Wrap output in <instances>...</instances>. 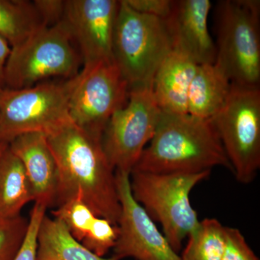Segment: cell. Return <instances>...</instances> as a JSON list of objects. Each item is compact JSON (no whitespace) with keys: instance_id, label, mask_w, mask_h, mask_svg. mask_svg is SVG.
<instances>
[{"instance_id":"obj_21","label":"cell","mask_w":260,"mask_h":260,"mask_svg":"<svg viewBox=\"0 0 260 260\" xmlns=\"http://www.w3.org/2000/svg\"><path fill=\"white\" fill-rule=\"evenodd\" d=\"M53 218L61 220L70 234L81 243L96 215L85 203L80 193L56 207L52 211Z\"/></svg>"},{"instance_id":"obj_5","label":"cell","mask_w":260,"mask_h":260,"mask_svg":"<svg viewBox=\"0 0 260 260\" xmlns=\"http://www.w3.org/2000/svg\"><path fill=\"white\" fill-rule=\"evenodd\" d=\"M260 3L256 0H223L215 8V62L232 84L259 87Z\"/></svg>"},{"instance_id":"obj_18","label":"cell","mask_w":260,"mask_h":260,"mask_svg":"<svg viewBox=\"0 0 260 260\" xmlns=\"http://www.w3.org/2000/svg\"><path fill=\"white\" fill-rule=\"evenodd\" d=\"M31 201L34 193L25 169L8 148L0 161V218L19 216Z\"/></svg>"},{"instance_id":"obj_20","label":"cell","mask_w":260,"mask_h":260,"mask_svg":"<svg viewBox=\"0 0 260 260\" xmlns=\"http://www.w3.org/2000/svg\"><path fill=\"white\" fill-rule=\"evenodd\" d=\"M181 260H221L225 241V226L217 219L206 218L188 237Z\"/></svg>"},{"instance_id":"obj_8","label":"cell","mask_w":260,"mask_h":260,"mask_svg":"<svg viewBox=\"0 0 260 260\" xmlns=\"http://www.w3.org/2000/svg\"><path fill=\"white\" fill-rule=\"evenodd\" d=\"M210 121L237 180L252 182L260 167L259 87L232 84L223 107Z\"/></svg>"},{"instance_id":"obj_24","label":"cell","mask_w":260,"mask_h":260,"mask_svg":"<svg viewBox=\"0 0 260 260\" xmlns=\"http://www.w3.org/2000/svg\"><path fill=\"white\" fill-rule=\"evenodd\" d=\"M47 210L44 205L38 203L34 204L30 212L26 236L14 260L37 259L38 232Z\"/></svg>"},{"instance_id":"obj_1","label":"cell","mask_w":260,"mask_h":260,"mask_svg":"<svg viewBox=\"0 0 260 260\" xmlns=\"http://www.w3.org/2000/svg\"><path fill=\"white\" fill-rule=\"evenodd\" d=\"M58 168L55 208L78 192L94 214L117 225L121 205L116 171L102 145V135L71 123L47 137Z\"/></svg>"},{"instance_id":"obj_25","label":"cell","mask_w":260,"mask_h":260,"mask_svg":"<svg viewBox=\"0 0 260 260\" xmlns=\"http://www.w3.org/2000/svg\"><path fill=\"white\" fill-rule=\"evenodd\" d=\"M221 260H259L237 229L225 226V247Z\"/></svg>"},{"instance_id":"obj_3","label":"cell","mask_w":260,"mask_h":260,"mask_svg":"<svg viewBox=\"0 0 260 260\" xmlns=\"http://www.w3.org/2000/svg\"><path fill=\"white\" fill-rule=\"evenodd\" d=\"M174 49L166 20L138 13L119 1L114 39L113 59L129 85L152 88L162 61Z\"/></svg>"},{"instance_id":"obj_29","label":"cell","mask_w":260,"mask_h":260,"mask_svg":"<svg viewBox=\"0 0 260 260\" xmlns=\"http://www.w3.org/2000/svg\"><path fill=\"white\" fill-rule=\"evenodd\" d=\"M8 148H9V144L8 143L0 142V161H1L3 155H4L5 152L8 150Z\"/></svg>"},{"instance_id":"obj_22","label":"cell","mask_w":260,"mask_h":260,"mask_svg":"<svg viewBox=\"0 0 260 260\" xmlns=\"http://www.w3.org/2000/svg\"><path fill=\"white\" fill-rule=\"evenodd\" d=\"M28 223V219L21 215L0 218V260L15 259L26 236Z\"/></svg>"},{"instance_id":"obj_9","label":"cell","mask_w":260,"mask_h":260,"mask_svg":"<svg viewBox=\"0 0 260 260\" xmlns=\"http://www.w3.org/2000/svg\"><path fill=\"white\" fill-rule=\"evenodd\" d=\"M162 111L152 88L129 90L127 104L112 116L102 134V145L115 171L130 174L153 138Z\"/></svg>"},{"instance_id":"obj_14","label":"cell","mask_w":260,"mask_h":260,"mask_svg":"<svg viewBox=\"0 0 260 260\" xmlns=\"http://www.w3.org/2000/svg\"><path fill=\"white\" fill-rule=\"evenodd\" d=\"M9 149L23 164L34 202L47 208L55 207L58 168L47 135L39 133L20 135L10 142Z\"/></svg>"},{"instance_id":"obj_2","label":"cell","mask_w":260,"mask_h":260,"mask_svg":"<svg viewBox=\"0 0 260 260\" xmlns=\"http://www.w3.org/2000/svg\"><path fill=\"white\" fill-rule=\"evenodd\" d=\"M216 167L232 172L210 119L162 112L153 138L132 172L194 174Z\"/></svg>"},{"instance_id":"obj_10","label":"cell","mask_w":260,"mask_h":260,"mask_svg":"<svg viewBox=\"0 0 260 260\" xmlns=\"http://www.w3.org/2000/svg\"><path fill=\"white\" fill-rule=\"evenodd\" d=\"M129 88L114 61L85 65L74 77L69 99L72 121L102 135L113 114L127 104Z\"/></svg>"},{"instance_id":"obj_12","label":"cell","mask_w":260,"mask_h":260,"mask_svg":"<svg viewBox=\"0 0 260 260\" xmlns=\"http://www.w3.org/2000/svg\"><path fill=\"white\" fill-rule=\"evenodd\" d=\"M119 1L66 0L62 22L83 66L113 59V39Z\"/></svg>"},{"instance_id":"obj_4","label":"cell","mask_w":260,"mask_h":260,"mask_svg":"<svg viewBox=\"0 0 260 260\" xmlns=\"http://www.w3.org/2000/svg\"><path fill=\"white\" fill-rule=\"evenodd\" d=\"M210 174V172L130 174V186L135 200L152 220L160 223L164 237L177 253L181 250L183 241L200 225L189 199L191 191Z\"/></svg>"},{"instance_id":"obj_13","label":"cell","mask_w":260,"mask_h":260,"mask_svg":"<svg viewBox=\"0 0 260 260\" xmlns=\"http://www.w3.org/2000/svg\"><path fill=\"white\" fill-rule=\"evenodd\" d=\"M210 0L174 1L166 20L174 49L182 51L198 64H213L216 47L208 28Z\"/></svg>"},{"instance_id":"obj_17","label":"cell","mask_w":260,"mask_h":260,"mask_svg":"<svg viewBox=\"0 0 260 260\" xmlns=\"http://www.w3.org/2000/svg\"><path fill=\"white\" fill-rule=\"evenodd\" d=\"M36 260H118L96 255L72 236L61 220L44 215L37 237Z\"/></svg>"},{"instance_id":"obj_16","label":"cell","mask_w":260,"mask_h":260,"mask_svg":"<svg viewBox=\"0 0 260 260\" xmlns=\"http://www.w3.org/2000/svg\"><path fill=\"white\" fill-rule=\"evenodd\" d=\"M232 88L225 72L216 63L198 64L187 98V114L210 119L223 107Z\"/></svg>"},{"instance_id":"obj_7","label":"cell","mask_w":260,"mask_h":260,"mask_svg":"<svg viewBox=\"0 0 260 260\" xmlns=\"http://www.w3.org/2000/svg\"><path fill=\"white\" fill-rule=\"evenodd\" d=\"M81 58L62 22L45 26L16 47L5 65L7 88H30L52 78L68 80L79 73Z\"/></svg>"},{"instance_id":"obj_6","label":"cell","mask_w":260,"mask_h":260,"mask_svg":"<svg viewBox=\"0 0 260 260\" xmlns=\"http://www.w3.org/2000/svg\"><path fill=\"white\" fill-rule=\"evenodd\" d=\"M74 77L47 80L30 88H6L0 96V142L39 133L50 136L72 121L69 99Z\"/></svg>"},{"instance_id":"obj_26","label":"cell","mask_w":260,"mask_h":260,"mask_svg":"<svg viewBox=\"0 0 260 260\" xmlns=\"http://www.w3.org/2000/svg\"><path fill=\"white\" fill-rule=\"evenodd\" d=\"M126 4L138 13L167 20L172 12V0H125Z\"/></svg>"},{"instance_id":"obj_15","label":"cell","mask_w":260,"mask_h":260,"mask_svg":"<svg viewBox=\"0 0 260 260\" xmlns=\"http://www.w3.org/2000/svg\"><path fill=\"white\" fill-rule=\"evenodd\" d=\"M198 64L174 49L162 61L152 84L155 102L162 112L187 114V98Z\"/></svg>"},{"instance_id":"obj_19","label":"cell","mask_w":260,"mask_h":260,"mask_svg":"<svg viewBox=\"0 0 260 260\" xmlns=\"http://www.w3.org/2000/svg\"><path fill=\"white\" fill-rule=\"evenodd\" d=\"M45 26L32 2L0 0V37L10 47H16Z\"/></svg>"},{"instance_id":"obj_11","label":"cell","mask_w":260,"mask_h":260,"mask_svg":"<svg viewBox=\"0 0 260 260\" xmlns=\"http://www.w3.org/2000/svg\"><path fill=\"white\" fill-rule=\"evenodd\" d=\"M116 181L121 215L113 256L118 260L126 257L181 260L144 208L135 200L130 186V174L116 171Z\"/></svg>"},{"instance_id":"obj_27","label":"cell","mask_w":260,"mask_h":260,"mask_svg":"<svg viewBox=\"0 0 260 260\" xmlns=\"http://www.w3.org/2000/svg\"><path fill=\"white\" fill-rule=\"evenodd\" d=\"M32 3L46 26L56 25L62 20L64 13L65 1L34 0Z\"/></svg>"},{"instance_id":"obj_28","label":"cell","mask_w":260,"mask_h":260,"mask_svg":"<svg viewBox=\"0 0 260 260\" xmlns=\"http://www.w3.org/2000/svg\"><path fill=\"white\" fill-rule=\"evenodd\" d=\"M10 44L8 42L0 37V96L7 88L5 83V65L10 52Z\"/></svg>"},{"instance_id":"obj_23","label":"cell","mask_w":260,"mask_h":260,"mask_svg":"<svg viewBox=\"0 0 260 260\" xmlns=\"http://www.w3.org/2000/svg\"><path fill=\"white\" fill-rule=\"evenodd\" d=\"M118 227L107 219L95 217L82 244L94 254L104 256L115 245Z\"/></svg>"}]
</instances>
